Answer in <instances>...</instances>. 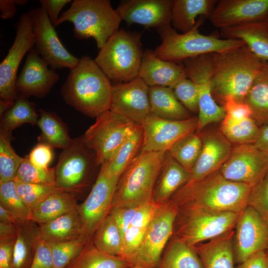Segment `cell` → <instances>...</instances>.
Returning <instances> with one entry per match:
<instances>
[{
	"mask_svg": "<svg viewBox=\"0 0 268 268\" xmlns=\"http://www.w3.org/2000/svg\"><path fill=\"white\" fill-rule=\"evenodd\" d=\"M167 152H140L120 177L111 208L137 207L153 200Z\"/></svg>",
	"mask_w": 268,
	"mask_h": 268,
	"instance_id": "277c9868",
	"label": "cell"
},
{
	"mask_svg": "<svg viewBox=\"0 0 268 268\" xmlns=\"http://www.w3.org/2000/svg\"><path fill=\"white\" fill-rule=\"evenodd\" d=\"M148 94L150 112L156 116L176 121L191 118L188 111L176 98L171 88L149 87Z\"/></svg>",
	"mask_w": 268,
	"mask_h": 268,
	"instance_id": "f546056e",
	"label": "cell"
},
{
	"mask_svg": "<svg viewBox=\"0 0 268 268\" xmlns=\"http://www.w3.org/2000/svg\"><path fill=\"white\" fill-rule=\"evenodd\" d=\"M266 20L267 21V23H268V17H267V19H266Z\"/></svg>",
	"mask_w": 268,
	"mask_h": 268,
	"instance_id": "03108f58",
	"label": "cell"
},
{
	"mask_svg": "<svg viewBox=\"0 0 268 268\" xmlns=\"http://www.w3.org/2000/svg\"><path fill=\"white\" fill-rule=\"evenodd\" d=\"M239 214L193 206H178L173 236L193 246L234 229Z\"/></svg>",
	"mask_w": 268,
	"mask_h": 268,
	"instance_id": "ba28073f",
	"label": "cell"
},
{
	"mask_svg": "<svg viewBox=\"0 0 268 268\" xmlns=\"http://www.w3.org/2000/svg\"><path fill=\"white\" fill-rule=\"evenodd\" d=\"M201 17L195 27L185 33H178L171 25L157 29L162 41L154 51V55L163 60L176 63L202 55L219 53L245 45L239 40L220 38L201 33Z\"/></svg>",
	"mask_w": 268,
	"mask_h": 268,
	"instance_id": "8992f818",
	"label": "cell"
},
{
	"mask_svg": "<svg viewBox=\"0 0 268 268\" xmlns=\"http://www.w3.org/2000/svg\"><path fill=\"white\" fill-rule=\"evenodd\" d=\"M88 241L80 238L66 242H47L51 250L54 268H66L81 252Z\"/></svg>",
	"mask_w": 268,
	"mask_h": 268,
	"instance_id": "7bdbcfd3",
	"label": "cell"
},
{
	"mask_svg": "<svg viewBox=\"0 0 268 268\" xmlns=\"http://www.w3.org/2000/svg\"><path fill=\"white\" fill-rule=\"evenodd\" d=\"M119 179L101 165L89 194L84 201L78 204V210L83 224V237L87 240L92 239L96 230L109 215Z\"/></svg>",
	"mask_w": 268,
	"mask_h": 268,
	"instance_id": "7c38bea8",
	"label": "cell"
},
{
	"mask_svg": "<svg viewBox=\"0 0 268 268\" xmlns=\"http://www.w3.org/2000/svg\"><path fill=\"white\" fill-rule=\"evenodd\" d=\"M39 118L37 125L41 131L38 136V143L46 144L52 148L62 149L68 147L73 139L68 134L66 124L55 113L39 109Z\"/></svg>",
	"mask_w": 268,
	"mask_h": 268,
	"instance_id": "d6a6232c",
	"label": "cell"
},
{
	"mask_svg": "<svg viewBox=\"0 0 268 268\" xmlns=\"http://www.w3.org/2000/svg\"><path fill=\"white\" fill-rule=\"evenodd\" d=\"M252 187L224 178L219 170L186 184L170 200L178 206H193L240 213L247 206Z\"/></svg>",
	"mask_w": 268,
	"mask_h": 268,
	"instance_id": "3957f363",
	"label": "cell"
},
{
	"mask_svg": "<svg viewBox=\"0 0 268 268\" xmlns=\"http://www.w3.org/2000/svg\"><path fill=\"white\" fill-rule=\"evenodd\" d=\"M19 181L31 184H56L55 168H41L32 164L27 155L20 165L15 177Z\"/></svg>",
	"mask_w": 268,
	"mask_h": 268,
	"instance_id": "f6af8a7d",
	"label": "cell"
},
{
	"mask_svg": "<svg viewBox=\"0 0 268 268\" xmlns=\"http://www.w3.org/2000/svg\"><path fill=\"white\" fill-rule=\"evenodd\" d=\"M28 1L27 0H0L1 17L4 19L12 18L16 11L15 5H25Z\"/></svg>",
	"mask_w": 268,
	"mask_h": 268,
	"instance_id": "6f0895ef",
	"label": "cell"
},
{
	"mask_svg": "<svg viewBox=\"0 0 268 268\" xmlns=\"http://www.w3.org/2000/svg\"><path fill=\"white\" fill-rule=\"evenodd\" d=\"M247 205L253 208L268 225V172L252 187Z\"/></svg>",
	"mask_w": 268,
	"mask_h": 268,
	"instance_id": "7dc6e473",
	"label": "cell"
},
{
	"mask_svg": "<svg viewBox=\"0 0 268 268\" xmlns=\"http://www.w3.org/2000/svg\"><path fill=\"white\" fill-rule=\"evenodd\" d=\"M90 57L83 56L61 88L65 102L82 114L96 118L110 109L112 85Z\"/></svg>",
	"mask_w": 268,
	"mask_h": 268,
	"instance_id": "6da1fadb",
	"label": "cell"
},
{
	"mask_svg": "<svg viewBox=\"0 0 268 268\" xmlns=\"http://www.w3.org/2000/svg\"><path fill=\"white\" fill-rule=\"evenodd\" d=\"M17 192L24 203L30 208L60 189L56 185L31 184L15 178Z\"/></svg>",
	"mask_w": 268,
	"mask_h": 268,
	"instance_id": "bcb514c9",
	"label": "cell"
},
{
	"mask_svg": "<svg viewBox=\"0 0 268 268\" xmlns=\"http://www.w3.org/2000/svg\"><path fill=\"white\" fill-rule=\"evenodd\" d=\"M222 106L224 108L226 115L235 120L252 118L251 109L244 102L228 99L224 101Z\"/></svg>",
	"mask_w": 268,
	"mask_h": 268,
	"instance_id": "f5cc1de1",
	"label": "cell"
},
{
	"mask_svg": "<svg viewBox=\"0 0 268 268\" xmlns=\"http://www.w3.org/2000/svg\"><path fill=\"white\" fill-rule=\"evenodd\" d=\"M201 147V135L194 132L178 140L167 153L191 173L199 157Z\"/></svg>",
	"mask_w": 268,
	"mask_h": 268,
	"instance_id": "60d3db41",
	"label": "cell"
},
{
	"mask_svg": "<svg viewBox=\"0 0 268 268\" xmlns=\"http://www.w3.org/2000/svg\"><path fill=\"white\" fill-rule=\"evenodd\" d=\"M99 164L95 153L84 141L83 136L75 138L63 149L55 168L56 184L60 189L75 194L88 185L89 176Z\"/></svg>",
	"mask_w": 268,
	"mask_h": 268,
	"instance_id": "9c48e42d",
	"label": "cell"
},
{
	"mask_svg": "<svg viewBox=\"0 0 268 268\" xmlns=\"http://www.w3.org/2000/svg\"><path fill=\"white\" fill-rule=\"evenodd\" d=\"M157 268H203V267L193 246L172 236L164 250Z\"/></svg>",
	"mask_w": 268,
	"mask_h": 268,
	"instance_id": "e575fe53",
	"label": "cell"
},
{
	"mask_svg": "<svg viewBox=\"0 0 268 268\" xmlns=\"http://www.w3.org/2000/svg\"><path fill=\"white\" fill-rule=\"evenodd\" d=\"M15 241H0V268H13V247Z\"/></svg>",
	"mask_w": 268,
	"mask_h": 268,
	"instance_id": "11a10c76",
	"label": "cell"
},
{
	"mask_svg": "<svg viewBox=\"0 0 268 268\" xmlns=\"http://www.w3.org/2000/svg\"><path fill=\"white\" fill-rule=\"evenodd\" d=\"M224 39L243 41L257 57L268 62V24L262 20L221 29Z\"/></svg>",
	"mask_w": 268,
	"mask_h": 268,
	"instance_id": "d4e9b609",
	"label": "cell"
},
{
	"mask_svg": "<svg viewBox=\"0 0 268 268\" xmlns=\"http://www.w3.org/2000/svg\"><path fill=\"white\" fill-rule=\"evenodd\" d=\"M15 27L16 34L14 42L0 64V98L10 102H15L17 98L15 83L20 64L35 44L29 12L20 15Z\"/></svg>",
	"mask_w": 268,
	"mask_h": 268,
	"instance_id": "4fadbf2b",
	"label": "cell"
},
{
	"mask_svg": "<svg viewBox=\"0 0 268 268\" xmlns=\"http://www.w3.org/2000/svg\"><path fill=\"white\" fill-rule=\"evenodd\" d=\"M139 206L114 207L111 209L109 214L113 217L117 224L123 239Z\"/></svg>",
	"mask_w": 268,
	"mask_h": 268,
	"instance_id": "816d5d0a",
	"label": "cell"
},
{
	"mask_svg": "<svg viewBox=\"0 0 268 268\" xmlns=\"http://www.w3.org/2000/svg\"><path fill=\"white\" fill-rule=\"evenodd\" d=\"M34 47L28 53L21 72L17 76L15 89L17 95L27 98L45 97L59 80V74L49 68Z\"/></svg>",
	"mask_w": 268,
	"mask_h": 268,
	"instance_id": "d6986e66",
	"label": "cell"
},
{
	"mask_svg": "<svg viewBox=\"0 0 268 268\" xmlns=\"http://www.w3.org/2000/svg\"><path fill=\"white\" fill-rule=\"evenodd\" d=\"M14 102H7L2 99L0 100V115H2L9 110L14 104Z\"/></svg>",
	"mask_w": 268,
	"mask_h": 268,
	"instance_id": "6125c7cd",
	"label": "cell"
},
{
	"mask_svg": "<svg viewBox=\"0 0 268 268\" xmlns=\"http://www.w3.org/2000/svg\"><path fill=\"white\" fill-rule=\"evenodd\" d=\"M172 0H125L116 9L129 25L157 29L171 25Z\"/></svg>",
	"mask_w": 268,
	"mask_h": 268,
	"instance_id": "44dd1931",
	"label": "cell"
},
{
	"mask_svg": "<svg viewBox=\"0 0 268 268\" xmlns=\"http://www.w3.org/2000/svg\"><path fill=\"white\" fill-rule=\"evenodd\" d=\"M138 76L149 87L171 88L180 80L188 77L183 65L161 60L151 50L143 53Z\"/></svg>",
	"mask_w": 268,
	"mask_h": 268,
	"instance_id": "603a6c76",
	"label": "cell"
},
{
	"mask_svg": "<svg viewBox=\"0 0 268 268\" xmlns=\"http://www.w3.org/2000/svg\"><path fill=\"white\" fill-rule=\"evenodd\" d=\"M121 18L109 0H74L59 17L54 27L65 21L73 23V35L80 40L93 38L100 50L118 31Z\"/></svg>",
	"mask_w": 268,
	"mask_h": 268,
	"instance_id": "5b68a950",
	"label": "cell"
},
{
	"mask_svg": "<svg viewBox=\"0 0 268 268\" xmlns=\"http://www.w3.org/2000/svg\"><path fill=\"white\" fill-rule=\"evenodd\" d=\"M142 268V267H139V266H132L130 268Z\"/></svg>",
	"mask_w": 268,
	"mask_h": 268,
	"instance_id": "be15d7a7",
	"label": "cell"
},
{
	"mask_svg": "<svg viewBox=\"0 0 268 268\" xmlns=\"http://www.w3.org/2000/svg\"><path fill=\"white\" fill-rule=\"evenodd\" d=\"M141 35L120 29L100 49L94 61L110 80L126 83L138 76L143 53Z\"/></svg>",
	"mask_w": 268,
	"mask_h": 268,
	"instance_id": "52a82bcc",
	"label": "cell"
},
{
	"mask_svg": "<svg viewBox=\"0 0 268 268\" xmlns=\"http://www.w3.org/2000/svg\"><path fill=\"white\" fill-rule=\"evenodd\" d=\"M190 178V173L167 152L155 186L153 201L159 205L166 204L189 181Z\"/></svg>",
	"mask_w": 268,
	"mask_h": 268,
	"instance_id": "484cf974",
	"label": "cell"
},
{
	"mask_svg": "<svg viewBox=\"0 0 268 268\" xmlns=\"http://www.w3.org/2000/svg\"><path fill=\"white\" fill-rule=\"evenodd\" d=\"M30 268H54L51 250L47 242L40 239Z\"/></svg>",
	"mask_w": 268,
	"mask_h": 268,
	"instance_id": "f907efd6",
	"label": "cell"
},
{
	"mask_svg": "<svg viewBox=\"0 0 268 268\" xmlns=\"http://www.w3.org/2000/svg\"><path fill=\"white\" fill-rule=\"evenodd\" d=\"M180 103L193 113L199 111V90L197 85L188 77L183 78L172 88Z\"/></svg>",
	"mask_w": 268,
	"mask_h": 268,
	"instance_id": "c3c4849f",
	"label": "cell"
},
{
	"mask_svg": "<svg viewBox=\"0 0 268 268\" xmlns=\"http://www.w3.org/2000/svg\"><path fill=\"white\" fill-rule=\"evenodd\" d=\"M0 205L22 219H29L30 209L18 195L14 180L0 182Z\"/></svg>",
	"mask_w": 268,
	"mask_h": 268,
	"instance_id": "ee69618b",
	"label": "cell"
},
{
	"mask_svg": "<svg viewBox=\"0 0 268 268\" xmlns=\"http://www.w3.org/2000/svg\"><path fill=\"white\" fill-rule=\"evenodd\" d=\"M245 45L212 54L211 87L216 102L228 99L244 102L264 62Z\"/></svg>",
	"mask_w": 268,
	"mask_h": 268,
	"instance_id": "7a4b0ae2",
	"label": "cell"
},
{
	"mask_svg": "<svg viewBox=\"0 0 268 268\" xmlns=\"http://www.w3.org/2000/svg\"><path fill=\"white\" fill-rule=\"evenodd\" d=\"M17 229L13 247V268H30L40 239L39 226L27 219L18 224Z\"/></svg>",
	"mask_w": 268,
	"mask_h": 268,
	"instance_id": "4dcf8cb0",
	"label": "cell"
},
{
	"mask_svg": "<svg viewBox=\"0 0 268 268\" xmlns=\"http://www.w3.org/2000/svg\"><path fill=\"white\" fill-rule=\"evenodd\" d=\"M161 205L152 200L140 205L123 237L122 258L127 261L142 241L151 221Z\"/></svg>",
	"mask_w": 268,
	"mask_h": 268,
	"instance_id": "1f68e13d",
	"label": "cell"
},
{
	"mask_svg": "<svg viewBox=\"0 0 268 268\" xmlns=\"http://www.w3.org/2000/svg\"><path fill=\"white\" fill-rule=\"evenodd\" d=\"M234 229L193 246L203 268H235L233 242Z\"/></svg>",
	"mask_w": 268,
	"mask_h": 268,
	"instance_id": "cb8c5ba5",
	"label": "cell"
},
{
	"mask_svg": "<svg viewBox=\"0 0 268 268\" xmlns=\"http://www.w3.org/2000/svg\"><path fill=\"white\" fill-rule=\"evenodd\" d=\"M149 86L138 76L112 85L110 110L141 125L150 114Z\"/></svg>",
	"mask_w": 268,
	"mask_h": 268,
	"instance_id": "ac0fdd59",
	"label": "cell"
},
{
	"mask_svg": "<svg viewBox=\"0 0 268 268\" xmlns=\"http://www.w3.org/2000/svg\"><path fill=\"white\" fill-rule=\"evenodd\" d=\"M27 156L32 164L47 169L53 158V148L46 144L38 143Z\"/></svg>",
	"mask_w": 268,
	"mask_h": 268,
	"instance_id": "681fc988",
	"label": "cell"
},
{
	"mask_svg": "<svg viewBox=\"0 0 268 268\" xmlns=\"http://www.w3.org/2000/svg\"><path fill=\"white\" fill-rule=\"evenodd\" d=\"M268 0H218L208 18L220 29L265 20Z\"/></svg>",
	"mask_w": 268,
	"mask_h": 268,
	"instance_id": "ffe728a7",
	"label": "cell"
},
{
	"mask_svg": "<svg viewBox=\"0 0 268 268\" xmlns=\"http://www.w3.org/2000/svg\"><path fill=\"white\" fill-rule=\"evenodd\" d=\"M218 0H172L171 24L182 33L191 30L198 17L208 18Z\"/></svg>",
	"mask_w": 268,
	"mask_h": 268,
	"instance_id": "f1b7e54d",
	"label": "cell"
},
{
	"mask_svg": "<svg viewBox=\"0 0 268 268\" xmlns=\"http://www.w3.org/2000/svg\"><path fill=\"white\" fill-rule=\"evenodd\" d=\"M235 268H268V255L266 251L253 255Z\"/></svg>",
	"mask_w": 268,
	"mask_h": 268,
	"instance_id": "9f6ffc18",
	"label": "cell"
},
{
	"mask_svg": "<svg viewBox=\"0 0 268 268\" xmlns=\"http://www.w3.org/2000/svg\"><path fill=\"white\" fill-rule=\"evenodd\" d=\"M131 267L126 259L100 251L91 239L66 268H129Z\"/></svg>",
	"mask_w": 268,
	"mask_h": 268,
	"instance_id": "8d00e7d4",
	"label": "cell"
},
{
	"mask_svg": "<svg viewBox=\"0 0 268 268\" xmlns=\"http://www.w3.org/2000/svg\"><path fill=\"white\" fill-rule=\"evenodd\" d=\"M244 102L252 111V118L260 127L268 125V62H264Z\"/></svg>",
	"mask_w": 268,
	"mask_h": 268,
	"instance_id": "836d02e7",
	"label": "cell"
},
{
	"mask_svg": "<svg viewBox=\"0 0 268 268\" xmlns=\"http://www.w3.org/2000/svg\"><path fill=\"white\" fill-rule=\"evenodd\" d=\"M13 139L11 134L0 130V182L14 180L24 159L12 147Z\"/></svg>",
	"mask_w": 268,
	"mask_h": 268,
	"instance_id": "b9f144b4",
	"label": "cell"
},
{
	"mask_svg": "<svg viewBox=\"0 0 268 268\" xmlns=\"http://www.w3.org/2000/svg\"><path fill=\"white\" fill-rule=\"evenodd\" d=\"M201 138L200 154L186 184L197 182L218 170L232 152L231 143L220 132H207Z\"/></svg>",
	"mask_w": 268,
	"mask_h": 268,
	"instance_id": "7402d4cb",
	"label": "cell"
},
{
	"mask_svg": "<svg viewBox=\"0 0 268 268\" xmlns=\"http://www.w3.org/2000/svg\"><path fill=\"white\" fill-rule=\"evenodd\" d=\"M39 118L35 104L27 98L17 95L13 105L0 116V130L9 134L22 125L34 126Z\"/></svg>",
	"mask_w": 268,
	"mask_h": 268,
	"instance_id": "f35d334b",
	"label": "cell"
},
{
	"mask_svg": "<svg viewBox=\"0 0 268 268\" xmlns=\"http://www.w3.org/2000/svg\"><path fill=\"white\" fill-rule=\"evenodd\" d=\"M78 206L75 194L60 190L31 208L29 220L40 225L77 209Z\"/></svg>",
	"mask_w": 268,
	"mask_h": 268,
	"instance_id": "83f0119b",
	"label": "cell"
},
{
	"mask_svg": "<svg viewBox=\"0 0 268 268\" xmlns=\"http://www.w3.org/2000/svg\"><path fill=\"white\" fill-rule=\"evenodd\" d=\"M253 145L268 153V125L261 127L259 135Z\"/></svg>",
	"mask_w": 268,
	"mask_h": 268,
	"instance_id": "91938a15",
	"label": "cell"
},
{
	"mask_svg": "<svg viewBox=\"0 0 268 268\" xmlns=\"http://www.w3.org/2000/svg\"><path fill=\"white\" fill-rule=\"evenodd\" d=\"M71 1V0H40L41 7L47 13L49 18L54 25L59 18V14L67 3Z\"/></svg>",
	"mask_w": 268,
	"mask_h": 268,
	"instance_id": "db71d44e",
	"label": "cell"
},
{
	"mask_svg": "<svg viewBox=\"0 0 268 268\" xmlns=\"http://www.w3.org/2000/svg\"><path fill=\"white\" fill-rule=\"evenodd\" d=\"M143 139L141 126L138 125L134 131L119 147L112 158L103 165L111 174L120 178L121 175L138 154Z\"/></svg>",
	"mask_w": 268,
	"mask_h": 268,
	"instance_id": "d590c367",
	"label": "cell"
},
{
	"mask_svg": "<svg viewBox=\"0 0 268 268\" xmlns=\"http://www.w3.org/2000/svg\"><path fill=\"white\" fill-rule=\"evenodd\" d=\"M39 226L40 239L47 242H66L83 238V224L78 208Z\"/></svg>",
	"mask_w": 268,
	"mask_h": 268,
	"instance_id": "4316f807",
	"label": "cell"
},
{
	"mask_svg": "<svg viewBox=\"0 0 268 268\" xmlns=\"http://www.w3.org/2000/svg\"><path fill=\"white\" fill-rule=\"evenodd\" d=\"M219 171L228 180L252 187L268 172V153L253 144L237 145Z\"/></svg>",
	"mask_w": 268,
	"mask_h": 268,
	"instance_id": "9a60e30c",
	"label": "cell"
},
{
	"mask_svg": "<svg viewBox=\"0 0 268 268\" xmlns=\"http://www.w3.org/2000/svg\"><path fill=\"white\" fill-rule=\"evenodd\" d=\"M17 225L0 222V241H15L17 236Z\"/></svg>",
	"mask_w": 268,
	"mask_h": 268,
	"instance_id": "680465c9",
	"label": "cell"
},
{
	"mask_svg": "<svg viewBox=\"0 0 268 268\" xmlns=\"http://www.w3.org/2000/svg\"><path fill=\"white\" fill-rule=\"evenodd\" d=\"M141 126L143 139L140 151L167 152L182 137L197 130L198 119L170 120L150 113Z\"/></svg>",
	"mask_w": 268,
	"mask_h": 268,
	"instance_id": "e0dca14e",
	"label": "cell"
},
{
	"mask_svg": "<svg viewBox=\"0 0 268 268\" xmlns=\"http://www.w3.org/2000/svg\"><path fill=\"white\" fill-rule=\"evenodd\" d=\"M92 241L100 251L110 255L122 257L123 237L117 224L110 214L96 230Z\"/></svg>",
	"mask_w": 268,
	"mask_h": 268,
	"instance_id": "ab89813d",
	"label": "cell"
},
{
	"mask_svg": "<svg viewBox=\"0 0 268 268\" xmlns=\"http://www.w3.org/2000/svg\"><path fill=\"white\" fill-rule=\"evenodd\" d=\"M29 12L33 21L34 48L39 56L54 70L74 68L79 58L72 55L64 46L47 13L41 7L32 9Z\"/></svg>",
	"mask_w": 268,
	"mask_h": 268,
	"instance_id": "5bb4252c",
	"label": "cell"
},
{
	"mask_svg": "<svg viewBox=\"0 0 268 268\" xmlns=\"http://www.w3.org/2000/svg\"><path fill=\"white\" fill-rule=\"evenodd\" d=\"M268 248V225L247 205L239 214L233 242L235 263L240 264L253 255Z\"/></svg>",
	"mask_w": 268,
	"mask_h": 268,
	"instance_id": "2e32d148",
	"label": "cell"
},
{
	"mask_svg": "<svg viewBox=\"0 0 268 268\" xmlns=\"http://www.w3.org/2000/svg\"><path fill=\"white\" fill-rule=\"evenodd\" d=\"M266 252L268 255V248L266 250Z\"/></svg>",
	"mask_w": 268,
	"mask_h": 268,
	"instance_id": "e7e4bbea",
	"label": "cell"
},
{
	"mask_svg": "<svg viewBox=\"0 0 268 268\" xmlns=\"http://www.w3.org/2000/svg\"><path fill=\"white\" fill-rule=\"evenodd\" d=\"M137 125L109 109L97 117L82 136L101 166L112 158Z\"/></svg>",
	"mask_w": 268,
	"mask_h": 268,
	"instance_id": "8fae6325",
	"label": "cell"
},
{
	"mask_svg": "<svg viewBox=\"0 0 268 268\" xmlns=\"http://www.w3.org/2000/svg\"><path fill=\"white\" fill-rule=\"evenodd\" d=\"M221 121L220 132L231 143L253 144L259 135L261 127L252 118L238 120L225 115Z\"/></svg>",
	"mask_w": 268,
	"mask_h": 268,
	"instance_id": "74e56055",
	"label": "cell"
},
{
	"mask_svg": "<svg viewBox=\"0 0 268 268\" xmlns=\"http://www.w3.org/2000/svg\"><path fill=\"white\" fill-rule=\"evenodd\" d=\"M178 206L169 201L159 207L137 248L128 259L132 266L157 268L173 236Z\"/></svg>",
	"mask_w": 268,
	"mask_h": 268,
	"instance_id": "30bf717a",
	"label": "cell"
},
{
	"mask_svg": "<svg viewBox=\"0 0 268 268\" xmlns=\"http://www.w3.org/2000/svg\"><path fill=\"white\" fill-rule=\"evenodd\" d=\"M24 220L25 219H22L18 217L14 213L0 205V222L13 223L17 225Z\"/></svg>",
	"mask_w": 268,
	"mask_h": 268,
	"instance_id": "94428289",
	"label": "cell"
}]
</instances>
